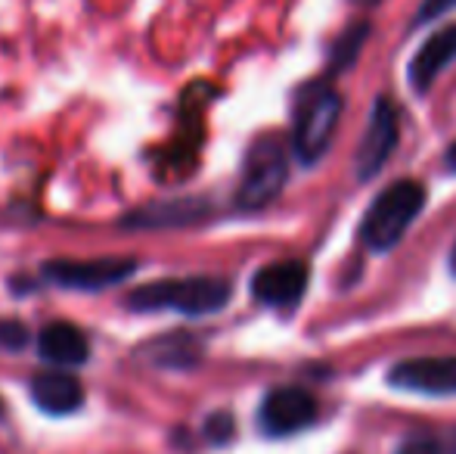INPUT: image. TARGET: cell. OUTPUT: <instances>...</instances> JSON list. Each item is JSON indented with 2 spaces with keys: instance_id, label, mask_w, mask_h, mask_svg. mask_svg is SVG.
<instances>
[{
  "instance_id": "cell-1",
  "label": "cell",
  "mask_w": 456,
  "mask_h": 454,
  "mask_svg": "<svg viewBox=\"0 0 456 454\" xmlns=\"http://www.w3.org/2000/svg\"><path fill=\"white\" fill-rule=\"evenodd\" d=\"M233 290L221 277H165L127 293L134 311H181V315H215L230 302Z\"/></svg>"
},
{
  "instance_id": "cell-2",
  "label": "cell",
  "mask_w": 456,
  "mask_h": 454,
  "mask_svg": "<svg viewBox=\"0 0 456 454\" xmlns=\"http://www.w3.org/2000/svg\"><path fill=\"white\" fill-rule=\"evenodd\" d=\"M426 206V187L419 181H397L376 196V202L366 212L361 236L370 249H391L403 236V230L416 221V215Z\"/></svg>"
},
{
  "instance_id": "cell-3",
  "label": "cell",
  "mask_w": 456,
  "mask_h": 454,
  "mask_svg": "<svg viewBox=\"0 0 456 454\" xmlns=\"http://www.w3.org/2000/svg\"><path fill=\"white\" fill-rule=\"evenodd\" d=\"M342 119V97L338 91H332L330 85H311L298 97L295 106V131H292V146L295 156L305 165L317 162L330 146L336 125Z\"/></svg>"
},
{
  "instance_id": "cell-4",
  "label": "cell",
  "mask_w": 456,
  "mask_h": 454,
  "mask_svg": "<svg viewBox=\"0 0 456 454\" xmlns=\"http://www.w3.org/2000/svg\"><path fill=\"white\" fill-rule=\"evenodd\" d=\"M289 156L280 137L267 134V137L255 140V146L246 156V169H242V184L236 202L242 209H265L267 202L276 200L286 184Z\"/></svg>"
},
{
  "instance_id": "cell-5",
  "label": "cell",
  "mask_w": 456,
  "mask_h": 454,
  "mask_svg": "<svg viewBox=\"0 0 456 454\" xmlns=\"http://www.w3.org/2000/svg\"><path fill=\"white\" fill-rule=\"evenodd\" d=\"M44 280L60 290H78V293H100L109 286L125 284L127 277L137 274L134 259H87V261H69L53 259L44 265Z\"/></svg>"
},
{
  "instance_id": "cell-6",
  "label": "cell",
  "mask_w": 456,
  "mask_h": 454,
  "mask_svg": "<svg viewBox=\"0 0 456 454\" xmlns=\"http://www.w3.org/2000/svg\"><path fill=\"white\" fill-rule=\"evenodd\" d=\"M317 420V401L298 386L271 389L261 401L258 424L267 436H292Z\"/></svg>"
},
{
  "instance_id": "cell-7",
  "label": "cell",
  "mask_w": 456,
  "mask_h": 454,
  "mask_svg": "<svg viewBox=\"0 0 456 454\" xmlns=\"http://www.w3.org/2000/svg\"><path fill=\"white\" fill-rule=\"evenodd\" d=\"M397 137H401L397 106L391 103L388 97H379L376 106H372L370 128H366V134L361 140V150H357V177H361V181L382 171V165L388 162V156L395 153Z\"/></svg>"
},
{
  "instance_id": "cell-8",
  "label": "cell",
  "mask_w": 456,
  "mask_h": 454,
  "mask_svg": "<svg viewBox=\"0 0 456 454\" xmlns=\"http://www.w3.org/2000/svg\"><path fill=\"white\" fill-rule=\"evenodd\" d=\"M388 383L422 395H456V355L407 358L388 370Z\"/></svg>"
},
{
  "instance_id": "cell-9",
  "label": "cell",
  "mask_w": 456,
  "mask_h": 454,
  "mask_svg": "<svg viewBox=\"0 0 456 454\" xmlns=\"http://www.w3.org/2000/svg\"><path fill=\"white\" fill-rule=\"evenodd\" d=\"M307 277L311 274H307L305 261H273L252 277V296L261 305H271V309H292L305 296Z\"/></svg>"
},
{
  "instance_id": "cell-10",
  "label": "cell",
  "mask_w": 456,
  "mask_h": 454,
  "mask_svg": "<svg viewBox=\"0 0 456 454\" xmlns=\"http://www.w3.org/2000/svg\"><path fill=\"white\" fill-rule=\"evenodd\" d=\"M37 355L53 367H78L91 358V340L69 321H53L37 334Z\"/></svg>"
},
{
  "instance_id": "cell-11",
  "label": "cell",
  "mask_w": 456,
  "mask_h": 454,
  "mask_svg": "<svg viewBox=\"0 0 456 454\" xmlns=\"http://www.w3.org/2000/svg\"><path fill=\"white\" fill-rule=\"evenodd\" d=\"M451 62H456V25H444L413 56V62H410V85L419 94H426Z\"/></svg>"
},
{
  "instance_id": "cell-12",
  "label": "cell",
  "mask_w": 456,
  "mask_h": 454,
  "mask_svg": "<svg viewBox=\"0 0 456 454\" xmlns=\"http://www.w3.org/2000/svg\"><path fill=\"white\" fill-rule=\"evenodd\" d=\"M31 401H35L44 414L66 417V414H75L85 405V386H81L72 374L47 370V374H37L35 380H31Z\"/></svg>"
},
{
  "instance_id": "cell-13",
  "label": "cell",
  "mask_w": 456,
  "mask_h": 454,
  "mask_svg": "<svg viewBox=\"0 0 456 454\" xmlns=\"http://www.w3.org/2000/svg\"><path fill=\"white\" fill-rule=\"evenodd\" d=\"M205 215V202L199 200H181V202H165V206H150L127 219L125 225L131 227H183L192 225L196 219Z\"/></svg>"
},
{
  "instance_id": "cell-14",
  "label": "cell",
  "mask_w": 456,
  "mask_h": 454,
  "mask_svg": "<svg viewBox=\"0 0 456 454\" xmlns=\"http://www.w3.org/2000/svg\"><path fill=\"white\" fill-rule=\"evenodd\" d=\"M366 37H370V22H354L338 35L336 47L330 56V72H342V69L354 66V60L361 56Z\"/></svg>"
},
{
  "instance_id": "cell-15",
  "label": "cell",
  "mask_w": 456,
  "mask_h": 454,
  "mask_svg": "<svg viewBox=\"0 0 456 454\" xmlns=\"http://www.w3.org/2000/svg\"><path fill=\"white\" fill-rule=\"evenodd\" d=\"M199 349L196 343L190 340V336L177 334L171 336V340L152 345V361L156 364H165V367H190V364L199 361Z\"/></svg>"
},
{
  "instance_id": "cell-16",
  "label": "cell",
  "mask_w": 456,
  "mask_h": 454,
  "mask_svg": "<svg viewBox=\"0 0 456 454\" xmlns=\"http://www.w3.org/2000/svg\"><path fill=\"white\" fill-rule=\"evenodd\" d=\"M28 327L16 318H0V349L6 351H22L28 345Z\"/></svg>"
},
{
  "instance_id": "cell-17",
  "label": "cell",
  "mask_w": 456,
  "mask_h": 454,
  "mask_svg": "<svg viewBox=\"0 0 456 454\" xmlns=\"http://www.w3.org/2000/svg\"><path fill=\"white\" fill-rule=\"evenodd\" d=\"M205 439L215 445H224L233 439V417H230L227 411H217L211 414L208 420H205Z\"/></svg>"
},
{
  "instance_id": "cell-18",
  "label": "cell",
  "mask_w": 456,
  "mask_h": 454,
  "mask_svg": "<svg viewBox=\"0 0 456 454\" xmlns=\"http://www.w3.org/2000/svg\"><path fill=\"white\" fill-rule=\"evenodd\" d=\"M451 10H456V0H422L419 12L413 16V25L438 22V19H441V16H447Z\"/></svg>"
},
{
  "instance_id": "cell-19",
  "label": "cell",
  "mask_w": 456,
  "mask_h": 454,
  "mask_svg": "<svg viewBox=\"0 0 456 454\" xmlns=\"http://www.w3.org/2000/svg\"><path fill=\"white\" fill-rule=\"evenodd\" d=\"M397 454H444L438 439H428V436H416L407 439V442L397 449Z\"/></svg>"
},
{
  "instance_id": "cell-20",
  "label": "cell",
  "mask_w": 456,
  "mask_h": 454,
  "mask_svg": "<svg viewBox=\"0 0 456 454\" xmlns=\"http://www.w3.org/2000/svg\"><path fill=\"white\" fill-rule=\"evenodd\" d=\"M447 165H451V169L456 171V144L451 146V150H447Z\"/></svg>"
},
{
  "instance_id": "cell-21",
  "label": "cell",
  "mask_w": 456,
  "mask_h": 454,
  "mask_svg": "<svg viewBox=\"0 0 456 454\" xmlns=\"http://www.w3.org/2000/svg\"><path fill=\"white\" fill-rule=\"evenodd\" d=\"M451 268H453V274H456V246H453V255H451Z\"/></svg>"
},
{
  "instance_id": "cell-22",
  "label": "cell",
  "mask_w": 456,
  "mask_h": 454,
  "mask_svg": "<svg viewBox=\"0 0 456 454\" xmlns=\"http://www.w3.org/2000/svg\"><path fill=\"white\" fill-rule=\"evenodd\" d=\"M354 4H376V0H354Z\"/></svg>"
},
{
  "instance_id": "cell-23",
  "label": "cell",
  "mask_w": 456,
  "mask_h": 454,
  "mask_svg": "<svg viewBox=\"0 0 456 454\" xmlns=\"http://www.w3.org/2000/svg\"><path fill=\"white\" fill-rule=\"evenodd\" d=\"M451 454H456V436H453V445H451Z\"/></svg>"
},
{
  "instance_id": "cell-24",
  "label": "cell",
  "mask_w": 456,
  "mask_h": 454,
  "mask_svg": "<svg viewBox=\"0 0 456 454\" xmlns=\"http://www.w3.org/2000/svg\"><path fill=\"white\" fill-rule=\"evenodd\" d=\"M0 411H4V405H0Z\"/></svg>"
}]
</instances>
